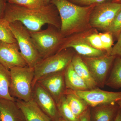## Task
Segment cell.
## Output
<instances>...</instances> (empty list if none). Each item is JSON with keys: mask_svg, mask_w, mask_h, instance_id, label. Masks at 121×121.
Instances as JSON below:
<instances>
[{"mask_svg": "<svg viewBox=\"0 0 121 121\" xmlns=\"http://www.w3.org/2000/svg\"><path fill=\"white\" fill-rule=\"evenodd\" d=\"M3 18L9 23L19 21L30 31L41 30L47 24L59 30L61 26L58 11L51 3L39 8L30 9L7 2Z\"/></svg>", "mask_w": 121, "mask_h": 121, "instance_id": "cell-1", "label": "cell"}, {"mask_svg": "<svg viewBox=\"0 0 121 121\" xmlns=\"http://www.w3.org/2000/svg\"><path fill=\"white\" fill-rule=\"evenodd\" d=\"M58 11L61 23L60 32L65 37L93 28L90 23L91 13L96 4L79 6L67 0H52Z\"/></svg>", "mask_w": 121, "mask_h": 121, "instance_id": "cell-2", "label": "cell"}, {"mask_svg": "<svg viewBox=\"0 0 121 121\" xmlns=\"http://www.w3.org/2000/svg\"><path fill=\"white\" fill-rule=\"evenodd\" d=\"M11 84L9 92L12 97L25 102L33 99V81L34 68L16 67L9 70Z\"/></svg>", "mask_w": 121, "mask_h": 121, "instance_id": "cell-3", "label": "cell"}, {"mask_svg": "<svg viewBox=\"0 0 121 121\" xmlns=\"http://www.w3.org/2000/svg\"><path fill=\"white\" fill-rule=\"evenodd\" d=\"M75 54L72 48H66L41 59L34 67L33 88L38 80L44 76L65 70Z\"/></svg>", "mask_w": 121, "mask_h": 121, "instance_id": "cell-4", "label": "cell"}, {"mask_svg": "<svg viewBox=\"0 0 121 121\" xmlns=\"http://www.w3.org/2000/svg\"><path fill=\"white\" fill-rule=\"evenodd\" d=\"M29 31L42 59L58 52L65 38L59 29L52 25L45 30Z\"/></svg>", "mask_w": 121, "mask_h": 121, "instance_id": "cell-5", "label": "cell"}, {"mask_svg": "<svg viewBox=\"0 0 121 121\" xmlns=\"http://www.w3.org/2000/svg\"><path fill=\"white\" fill-rule=\"evenodd\" d=\"M9 26L27 66L34 68L42 59L33 43L30 31L19 21L9 23Z\"/></svg>", "mask_w": 121, "mask_h": 121, "instance_id": "cell-6", "label": "cell"}, {"mask_svg": "<svg viewBox=\"0 0 121 121\" xmlns=\"http://www.w3.org/2000/svg\"><path fill=\"white\" fill-rule=\"evenodd\" d=\"M121 10V3L113 0L97 4L91 13V26L97 30L108 31L111 23Z\"/></svg>", "mask_w": 121, "mask_h": 121, "instance_id": "cell-7", "label": "cell"}, {"mask_svg": "<svg viewBox=\"0 0 121 121\" xmlns=\"http://www.w3.org/2000/svg\"><path fill=\"white\" fill-rule=\"evenodd\" d=\"M116 56L107 54L94 57L81 56L98 87H104Z\"/></svg>", "mask_w": 121, "mask_h": 121, "instance_id": "cell-8", "label": "cell"}, {"mask_svg": "<svg viewBox=\"0 0 121 121\" xmlns=\"http://www.w3.org/2000/svg\"><path fill=\"white\" fill-rule=\"evenodd\" d=\"M95 29L65 37L58 52L64 49L72 48L81 56L94 57L103 56L108 54L105 51L97 50L90 44L87 37Z\"/></svg>", "mask_w": 121, "mask_h": 121, "instance_id": "cell-9", "label": "cell"}, {"mask_svg": "<svg viewBox=\"0 0 121 121\" xmlns=\"http://www.w3.org/2000/svg\"><path fill=\"white\" fill-rule=\"evenodd\" d=\"M72 91L84 99L91 108L114 104L121 100V91H107L98 87L87 91Z\"/></svg>", "mask_w": 121, "mask_h": 121, "instance_id": "cell-10", "label": "cell"}, {"mask_svg": "<svg viewBox=\"0 0 121 121\" xmlns=\"http://www.w3.org/2000/svg\"><path fill=\"white\" fill-rule=\"evenodd\" d=\"M33 100L52 121L60 117L54 98L38 82L33 88Z\"/></svg>", "mask_w": 121, "mask_h": 121, "instance_id": "cell-11", "label": "cell"}, {"mask_svg": "<svg viewBox=\"0 0 121 121\" xmlns=\"http://www.w3.org/2000/svg\"><path fill=\"white\" fill-rule=\"evenodd\" d=\"M65 70L45 76L37 82L52 95L56 104L65 95L66 90L64 80Z\"/></svg>", "mask_w": 121, "mask_h": 121, "instance_id": "cell-12", "label": "cell"}, {"mask_svg": "<svg viewBox=\"0 0 121 121\" xmlns=\"http://www.w3.org/2000/svg\"><path fill=\"white\" fill-rule=\"evenodd\" d=\"M0 63L9 70L16 67L27 66L17 42L8 43L0 41Z\"/></svg>", "mask_w": 121, "mask_h": 121, "instance_id": "cell-13", "label": "cell"}, {"mask_svg": "<svg viewBox=\"0 0 121 121\" xmlns=\"http://www.w3.org/2000/svg\"><path fill=\"white\" fill-rule=\"evenodd\" d=\"M16 102L23 113L25 121H52L33 99L25 102L17 99Z\"/></svg>", "mask_w": 121, "mask_h": 121, "instance_id": "cell-14", "label": "cell"}, {"mask_svg": "<svg viewBox=\"0 0 121 121\" xmlns=\"http://www.w3.org/2000/svg\"><path fill=\"white\" fill-rule=\"evenodd\" d=\"M0 121H25L16 101L0 99Z\"/></svg>", "mask_w": 121, "mask_h": 121, "instance_id": "cell-15", "label": "cell"}, {"mask_svg": "<svg viewBox=\"0 0 121 121\" xmlns=\"http://www.w3.org/2000/svg\"><path fill=\"white\" fill-rule=\"evenodd\" d=\"M119 108L117 103L92 107L91 121H115Z\"/></svg>", "mask_w": 121, "mask_h": 121, "instance_id": "cell-16", "label": "cell"}, {"mask_svg": "<svg viewBox=\"0 0 121 121\" xmlns=\"http://www.w3.org/2000/svg\"><path fill=\"white\" fill-rule=\"evenodd\" d=\"M64 77L67 89L75 91L90 90L86 83L76 72L71 63L65 69Z\"/></svg>", "mask_w": 121, "mask_h": 121, "instance_id": "cell-17", "label": "cell"}, {"mask_svg": "<svg viewBox=\"0 0 121 121\" xmlns=\"http://www.w3.org/2000/svg\"><path fill=\"white\" fill-rule=\"evenodd\" d=\"M71 63L76 72L86 83L90 90L98 87L80 56L76 54Z\"/></svg>", "mask_w": 121, "mask_h": 121, "instance_id": "cell-18", "label": "cell"}, {"mask_svg": "<svg viewBox=\"0 0 121 121\" xmlns=\"http://www.w3.org/2000/svg\"><path fill=\"white\" fill-rule=\"evenodd\" d=\"M65 95L72 112L78 118L90 107L84 99L71 90L66 89Z\"/></svg>", "mask_w": 121, "mask_h": 121, "instance_id": "cell-19", "label": "cell"}, {"mask_svg": "<svg viewBox=\"0 0 121 121\" xmlns=\"http://www.w3.org/2000/svg\"><path fill=\"white\" fill-rule=\"evenodd\" d=\"M105 85L115 89L121 88V56H117L115 59Z\"/></svg>", "mask_w": 121, "mask_h": 121, "instance_id": "cell-20", "label": "cell"}, {"mask_svg": "<svg viewBox=\"0 0 121 121\" xmlns=\"http://www.w3.org/2000/svg\"><path fill=\"white\" fill-rule=\"evenodd\" d=\"M11 81L10 70L0 63V99L16 101L9 92Z\"/></svg>", "mask_w": 121, "mask_h": 121, "instance_id": "cell-21", "label": "cell"}, {"mask_svg": "<svg viewBox=\"0 0 121 121\" xmlns=\"http://www.w3.org/2000/svg\"><path fill=\"white\" fill-rule=\"evenodd\" d=\"M60 115L67 121H78V118L74 114L68 103L65 95L56 104Z\"/></svg>", "mask_w": 121, "mask_h": 121, "instance_id": "cell-22", "label": "cell"}, {"mask_svg": "<svg viewBox=\"0 0 121 121\" xmlns=\"http://www.w3.org/2000/svg\"><path fill=\"white\" fill-rule=\"evenodd\" d=\"M0 41L8 43H16L9 27V23L3 18L0 19Z\"/></svg>", "mask_w": 121, "mask_h": 121, "instance_id": "cell-23", "label": "cell"}, {"mask_svg": "<svg viewBox=\"0 0 121 121\" xmlns=\"http://www.w3.org/2000/svg\"><path fill=\"white\" fill-rule=\"evenodd\" d=\"M8 2L30 9H37L45 5L43 0H9Z\"/></svg>", "mask_w": 121, "mask_h": 121, "instance_id": "cell-24", "label": "cell"}, {"mask_svg": "<svg viewBox=\"0 0 121 121\" xmlns=\"http://www.w3.org/2000/svg\"><path fill=\"white\" fill-rule=\"evenodd\" d=\"M107 32L110 33L117 40L121 32V10L115 17Z\"/></svg>", "mask_w": 121, "mask_h": 121, "instance_id": "cell-25", "label": "cell"}, {"mask_svg": "<svg viewBox=\"0 0 121 121\" xmlns=\"http://www.w3.org/2000/svg\"><path fill=\"white\" fill-rule=\"evenodd\" d=\"M87 39L89 43L93 48L97 50L105 51L99 33L98 32L97 29H95L87 37Z\"/></svg>", "mask_w": 121, "mask_h": 121, "instance_id": "cell-26", "label": "cell"}, {"mask_svg": "<svg viewBox=\"0 0 121 121\" xmlns=\"http://www.w3.org/2000/svg\"><path fill=\"white\" fill-rule=\"evenodd\" d=\"M104 50L110 55L113 43V37L109 32L99 33Z\"/></svg>", "mask_w": 121, "mask_h": 121, "instance_id": "cell-27", "label": "cell"}, {"mask_svg": "<svg viewBox=\"0 0 121 121\" xmlns=\"http://www.w3.org/2000/svg\"><path fill=\"white\" fill-rule=\"evenodd\" d=\"M72 3L82 7H87L111 0H67Z\"/></svg>", "mask_w": 121, "mask_h": 121, "instance_id": "cell-28", "label": "cell"}, {"mask_svg": "<svg viewBox=\"0 0 121 121\" xmlns=\"http://www.w3.org/2000/svg\"><path fill=\"white\" fill-rule=\"evenodd\" d=\"M110 55L121 56V32L117 39V43L112 48Z\"/></svg>", "mask_w": 121, "mask_h": 121, "instance_id": "cell-29", "label": "cell"}, {"mask_svg": "<svg viewBox=\"0 0 121 121\" xmlns=\"http://www.w3.org/2000/svg\"><path fill=\"white\" fill-rule=\"evenodd\" d=\"M78 121H91L90 107L78 118Z\"/></svg>", "mask_w": 121, "mask_h": 121, "instance_id": "cell-30", "label": "cell"}, {"mask_svg": "<svg viewBox=\"0 0 121 121\" xmlns=\"http://www.w3.org/2000/svg\"><path fill=\"white\" fill-rule=\"evenodd\" d=\"M7 2L5 0H0V19L4 17Z\"/></svg>", "mask_w": 121, "mask_h": 121, "instance_id": "cell-31", "label": "cell"}, {"mask_svg": "<svg viewBox=\"0 0 121 121\" xmlns=\"http://www.w3.org/2000/svg\"><path fill=\"white\" fill-rule=\"evenodd\" d=\"M115 121H121V108H119Z\"/></svg>", "mask_w": 121, "mask_h": 121, "instance_id": "cell-32", "label": "cell"}, {"mask_svg": "<svg viewBox=\"0 0 121 121\" xmlns=\"http://www.w3.org/2000/svg\"><path fill=\"white\" fill-rule=\"evenodd\" d=\"M43 0L45 4L47 5L51 3V2L52 0Z\"/></svg>", "mask_w": 121, "mask_h": 121, "instance_id": "cell-33", "label": "cell"}, {"mask_svg": "<svg viewBox=\"0 0 121 121\" xmlns=\"http://www.w3.org/2000/svg\"><path fill=\"white\" fill-rule=\"evenodd\" d=\"M65 121L64 119H63L61 117H59L58 119H56L55 121Z\"/></svg>", "mask_w": 121, "mask_h": 121, "instance_id": "cell-34", "label": "cell"}, {"mask_svg": "<svg viewBox=\"0 0 121 121\" xmlns=\"http://www.w3.org/2000/svg\"><path fill=\"white\" fill-rule=\"evenodd\" d=\"M118 105H119V107L121 108V100L118 101L117 103Z\"/></svg>", "mask_w": 121, "mask_h": 121, "instance_id": "cell-35", "label": "cell"}, {"mask_svg": "<svg viewBox=\"0 0 121 121\" xmlns=\"http://www.w3.org/2000/svg\"><path fill=\"white\" fill-rule=\"evenodd\" d=\"M115 2H118V3H121V0H114Z\"/></svg>", "mask_w": 121, "mask_h": 121, "instance_id": "cell-36", "label": "cell"}, {"mask_svg": "<svg viewBox=\"0 0 121 121\" xmlns=\"http://www.w3.org/2000/svg\"><path fill=\"white\" fill-rule=\"evenodd\" d=\"M5 0L6 1H7V2H8V1H9V0Z\"/></svg>", "mask_w": 121, "mask_h": 121, "instance_id": "cell-37", "label": "cell"}]
</instances>
